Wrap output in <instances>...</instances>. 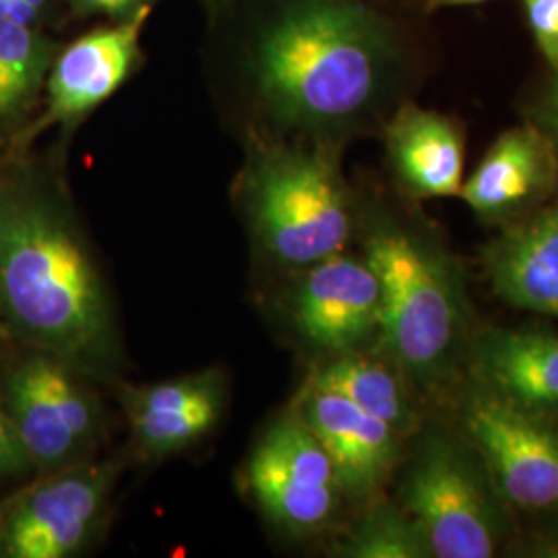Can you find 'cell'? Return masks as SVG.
<instances>
[{"mask_svg":"<svg viewBox=\"0 0 558 558\" xmlns=\"http://www.w3.org/2000/svg\"><path fill=\"white\" fill-rule=\"evenodd\" d=\"M23 2H27V4H32L34 9H38L41 15H44V11H46V7H48V2L50 0H23Z\"/></svg>","mask_w":558,"mask_h":558,"instance_id":"83f0119b","label":"cell"},{"mask_svg":"<svg viewBox=\"0 0 558 558\" xmlns=\"http://www.w3.org/2000/svg\"><path fill=\"white\" fill-rule=\"evenodd\" d=\"M0 398L34 470L50 474L81 463L100 435V412L75 366L32 350L2 379Z\"/></svg>","mask_w":558,"mask_h":558,"instance_id":"5b68a950","label":"cell"},{"mask_svg":"<svg viewBox=\"0 0 558 558\" xmlns=\"http://www.w3.org/2000/svg\"><path fill=\"white\" fill-rule=\"evenodd\" d=\"M319 439L341 490L354 497L377 493L399 456V433L333 391L306 385L294 412Z\"/></svg>","mask_w":558,"mask_h":558,"instance_id":"7c38bea8","label":"cell"},{"mask_svg":"<svg viewBox=\"0 0 558 558\" xmlns=\"http://www.w3.org/2000/svg\"><path fill=\"white\" fill-rule=\"evenodd\" d=\"M308 385L352 401L362 412L393 426L399 435L414 426V412L401 380L379 360L341 352L323 364Z\"/></svg>","mask_w":558,"mask_h":558,"instance_id":"ac0fdd59","label":"cell"},{"mask_svg":"<svg viewBox=\"0 0 558 558\" xmlns=\"http://www.w3.org/2000/svg\"><path fill=\"white\" fill-rule=\"evenodd\" d=\"M521 7L542 59L558 75V0H521Z\"/></svg>","mask_w":558,"mask_h":558,"instance_id":"7402d4cb","label":"cell"},{"mask_svg":"<svg viewBox=\"0 0 558 558\" xmlns=\"http://www.w3.org/2000/svg\"><path fill=\"white\" fill-rule=\"evenodd\" d=\"M221 401L186 410H131V428L145 451L172 453L201 439L220 416Z\"/></svg>","mask_w":558,"mask_h":558,"instance_id":"ffe728a7","label":"cell"},{"mask_svg":"<svg viewBox=\"0 0 558 558\" xmlns=\"http://www.w3.org/2000/svg\"><path fill=\"white\" fill-rule=\"evenodd\" d=\"M41 15L38 9L23 0H0V20L17 21L25 25H36L40 27Z\"/></svg>","mask_w":558,"mask_h":558,"instance_id":"d4e9b609","label":"cell"},{"mask_svg":"<svg viewBox=\"0 0 558 558\" xmlns=\"http://www.w3.org/2000/svg\"><path fill=\"white\" fill-rule=\"evenodd\" d=\"M387 154L401 184L416 197H459L465 143L458 122L414 104L387 126Z\"/></svg>","mask_w":558,"mask_h":558,"instance_id":"9a60e30c","label":"cell"},{"mask_svg":"<svg viewBox=\"0 0 558 558\" xmlns=\"http://www.w3.org/2000/svg\"><path fill=\"white\" fill-rule=\"evenodd\" d=\"M482 2H488V0H426V9L440 11V9H456V7H472Z\"/></svg>","mask_w":558,"mask_h":558,"instance_id":"4316f807","label":"cell"},{"mask_svg":"<svg viewBox=\"0 0 558 558\" xmlns=\"http://www.w3.org/2000/svg\"><path fill=\"white\" fill-rule=\"evenodd\" d=\"M348 558H433L418 523L401 507L379 505L348 532L338 546Z\"/></svg>","mask_w":558,"mask_h":558,"instance_id":"d6986e66","label":"cell"},{"mask_svg":"<svg viewBox=\"0 0 558 558\" xmlns=\"http://www.w3.org/2000/svg\"><path fill=\"white\" fill-rule=\"evenodd\" d=\"M246 484L263 513L290 532L323 527L341 493L331 459L296 414L263 435L248 459Z\"/></svg>","mask_w":558,"mask_h":558,"instance_id":"ba28073f","label":"cell"},{"mask_svg":"<svg viewBox=\"0 0 558 558\" xmlns=\"http://www.w3.org/2000/svg\"><path fill=\"white\" fill-rule=\"evenodd\" d=\"M149 13L151 4H141L119 25L85 34L57 54L46 80V110L23 131L21 143L48 126L83 119L119 89L140 57L141 34Z\"/></svg>","mask_w":558,"mask_h":558,"instance_id":"30bf717a","label":"cell"},{"mask_svg":"<svg viewBox=\"0 0 558 558\" xmlns=\"http://www.w3.org/2000/svg\"><path fill=\"white\" fill-rule=\"evenodd\" d=\"M538 126H542L553 137L558 149V75H555V81L539 106Z\"/></svg>","mask_w":558,"mask_h":558,"instance_id":"cb8c5ba5","label":"cell"},{"mask_svg":"<svg viewBox=\"0 0 558 558\" xmlns=\"http://www.w3.org/2000/svg\"><path fill=\"white\" fill-rule=\"evenodd\" d=\"M380 283L366 259L331 255L313 263L294 300L302 338L331 352H350L379 329Z\"/></svg>","mask_w":558,"mask_h":558,"instance_id":"8fae6325","label":"cell"},{"mask_svg":"<svg viewBox=\"0 0 558 558\" xmlns=\"http://www.w3.org/2000/svg\"><path fill=\"white\" fill-rule=\"evenodd\" d=\"M114 484L110 463L44 474L0 507V557H73L92 536Z\"/></svg>","mask_w":558,"mask_h":558,"instance_id":"52a82bcc","label":"cell"},{"mask_svg":"<svg viewBox=\"0 0 558 558\" xmlns=\"http://www.w3.org/2000/svg\"><path fill=\"white\" fill-rule=\"evenodd\" d=\"M0 179H2V163H0Z\"/></svg>","mask_w":558,"mask_h":558,"instance_id":"f1b7e54d","label":"cell"},{"mask_svg":"<svg viewBox=\"0 0 558 558\" xmlns=\"http://www.w3.org/2000/svg\"><path fill=\"white\" fill-rule=\"evenodd\" d=\"M486 274L507 304L558 317V203L495 240L486 251Z\"/></svg>","mask_w":558,"mask_h":558,"instance_id":"5bb4252c","label":"cell"},{"mask_svg":"<svg viewBox=\"0 0 558 558\" xmlns=\"http://www.w3.org/2000/svg\"><path fill=\"white\" fill-rule=\"evenodd\" d=\"M221 401V383L216 375L203 373L184 379L168 380L140 389L129 401L131 410H186L203 403Z\"/></svg>","mask_w":558,"mask_h":558,"instance_id":"44dd1931","label":"cell"},{"mask_svg":"<svg viewBox=\"0 0 558 558\" xmlns=\"http://www.w3.org/2000/svg\"><path fill=\"white\" fill-rule=\"evenodd\" d=\"M558 180V149L538 124L505 131L490 145L459 197L484 220L523 214L546 199Z\"/></svg>","mask_w":558,"mask_h":558,"instance_id":"4fadbf2b","label":"cell"},{"mask_svg":"<svg viewBox=\"0 0 558 558\" xmlns=\"http://www.w3.org/2000/svg\"><path fill=\"white\" fill-rule=\"evenodd\" d=\"M75 4L83 11H98V13L119 15V17L133 15L141 7L131 0H75Z\"/></svg>","mask_w":558,"mask_h":558,"instance_id":"484cf974","label":"cell"},{"mask_svg":"<svg viewBox=\"0 0 558 558\" xmlns=\"http://www.w3.org/2000/svg\"><path fill=\"white\" fill-rule=\"evenodd\" d=\"M54 59L57 48L40 27L0 20V140L21 137Z\"/></svg>","mask_w":558,"mask_h":558,"instance_id":"e0dca14e","label":"cell"},{"mask_svg":"<svg viewBox=\"0 0 558 558\" xmlns=\"http://www.w3.org/2000/svg\"><path fill=\"white\" fill-rule=\"evenodd\" d=\"M0 317L11 338L75 368L114 359V317L71 209L40 168L2 166Z\"/></svg>","mask_w":558,"mask_h":558,"instance_id":"6da1fadb","label":"cell"},{"mask_svg":"<svg viewBox=\"0 0 558 558\" xmlns=\"http://www.w3.org/2000/svg\"><path fill=\"white\" fill-rule=\"evenodd\" d=\"M34 470L27 458L15 426L7 414V408L0 398V482L2 480L21 478Z\"/></svg>","mask_w":558,"mask_h":558,"instance_id":"603a6c76","label":"cell"},{"mask_svg":"<svg viewBox=\"0 0 558 558\" xmlns=\"http://www.w3.org/2000/svg\"><path fill=\"white\" fill-rule=\"evenodd\" d=\"M368 265L380 283L379 331L399 368L424 387L451 373L463 338V288L445 251L401 228L375 230Z\"/></svg>","mask_w":558,"mask_h":558,"instance_id":"3957f363","label":"cell"},{"mask_svg":"<svg viewBox=\"0 0 558 558\" xmlns=\"http://www.w3.org/2000/svg\"><path fill=\"white\" fill-rule=\"evenodd\" d=\"M393 60V34L366 4L290 0L260 36L255 77L276 119L319 129L377 101Z\"/></svg>","mask_w":558,"mask_h":558,"instance_id":"7a4b0ae2","label":"cell"},{"mask_svg":"<svg viewBox=\"0 0 558 558\" xmlns=\"http://www.w3.org/2000/svg\"><path fill=\"white\" fill-rule=\"evenodd\" d=\"M401 500L418 523L430 557H495L500 539L497 505L476 465L451 442H424Z\"/></svg>","mask_w":558,"mask_h":558,"instance_id":"8992f818","label":"cell"},{"mask_svg":"<svg viewBox=\"0 0 558 558\" xmlns=\"http://www.w3.org/2000/svg\"><path fill=\"white\" fill-rule=\"evenodd\" d=\"M248 195L260 242L276 259L313 265L341 253L350 239L348 191L325 151H263L251 172Z\"/></svg>","mask_w":558,"mask_h":558,"instance_id":"277c9868","label":"cell"},{"mask_svg":"<svg viewBox=\"0 0 558 558\" xmlns=\"http://www.w3.org/2000/svg\"><path fill=\"white\" fill-rule=\"evenodd\" d=\"M463 428L500 495L521 509H558V433L493 393L463 408Z\"/></svg>","mask_w":558,"mask_h":558,"instance_id":"9c48e42d","label":"cell"},{"mask_svg":"<svg viewBox=\"0 0 558 558\" xmlns=\"http://www.w3.org/2000/svg\"><path fill=\"white\" fill-rule=\"evenodd\" d=\"M472 360L488 393L534 414L558 410L557 336L488 329L474 341Z\"/></svg>","mask_w":558,"mask_h":558,"instance_id":"2e32d148","label":"cell"}]
</instances>
